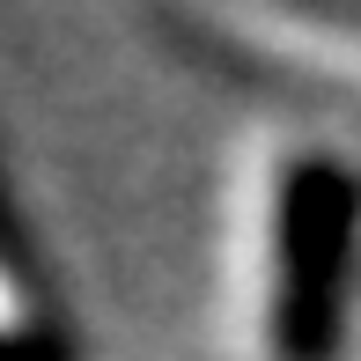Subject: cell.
Returning <instances> with one entry per match:
<instances>
[{
	"label": "cell",
	"mask_w": 361,
	"mask_h": 361,
	"mask_svg": "<svg viewBox=\"0 0 361 361\" xmlns=\"http://www.w3.org/2000/svg\"><path fill=\"white\" fill-rule=\"evenodd\" d=\"M361 273V177L324 147L281 162L273 185V361H339Z\"/></svg>",
	"instance_id": "obj_1"
},
{
	"label": "cell",
	"mask_w": 361,
	"mask_h": 361,
	"mask_svg": "<svg viewBox=\"0 0 361 361\" xmlns=\"http://www.w3.org/2000/svg\"><path fill=\"white\" fill-rule=\"evenodd\" d=\"M0 281L15 295H30L37 317H52V266H44V243H37V228L23 214V200H15L8 170H0Z\"/></svg>",
	"instance_id": "obj_2"
},
{
	"label": "cell",
	"mask_w": 361,
	"mask_h": 361,
	"mask_svg": "<svg viewBox=\"0 0 361 361\" xmlns=\"http://www.w3.org/2000/svg\"><path fill=\"white\" fill-rule=\"evenodd\" d=\"M0 361H74V332H67L59 317L0 324Z\"/></svg>",
	"instance_id": "obj_3"
}]
</instances>
